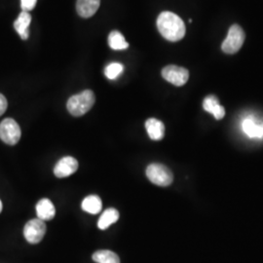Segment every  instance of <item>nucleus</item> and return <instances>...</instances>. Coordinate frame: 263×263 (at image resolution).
<instances>
[{"label": "nucleus", "instance_id": "obj_4", "mask_svg": "<svg viewBox=\"0 0 263 263\" xmlns=\"http://www.w3.org/2000/svg\"><path fill=\"white\" fill-rule=\"evenodd\" d=\"M245 38H246V34L243 28H241L239 25H233L229 28L226 40L222 42V45H221L222 51L229 55L236 54L243 46Z\"/></svg>", "mask_w": 263, "mask_h": 263}, {"label": "nucleus", "instance_id": "obj_19", "mask_svg": "<svg viewBox=\"0 0 263 263\" xmlns=\"http://www.w3.org/2000/svg\"><path fill=\"white\" fill-rule=\"evenodd\" d=\"M124 71V66L120 63H111L105 67L104 74L109 80H115Z\"/></svg>", "mask_w": 263, "mask_h": 263}, {"label": "nucleus", "instance_id": "obj_8", "mask_svg": "<svg viewBox=\"0 0 263 263\" xmlns=\"http://www.w3.org/2000/svg\"><path fill=\"white\" fill-rule=\"evenodd\" d=\"M241 127L248 138L253 140H263V120L249 115L242 120Z\"/></svg>", "mask_w": 263, "mask_h": 263}, {"label": "nucleus", "instance_id": "obj_13", "mask_svg": "<svg viewBox=\"0 0 263 263\" xmlns=\"http://www.w3.org/2000/svg\"><path fill=\"white\" fill-rule=\"evenodd\" d=\"M145 129L152 141H161L165 136V126L156 118H149L145 122Z\"/></svg>", "mask_w": 263, "mask_h": 263}, {"label": "nucleus", "instance_id": "obj_17", "mask_svg": "<svg viewBox=\"0 0 263 263\" xmlns=\"http://www.w3.org/2000/svg\"><path fill=\"white\" fill-rule=\"evenodd\" d=\"M108 44L112 50H126L129 47V43L125 40V37L121 32L113 30L108 36Z\"/></svg>", "mask_w": 263, "mask_h": 263}, {"label": "nucleus", "instance_id": "obj_20", "mask_svg": "<svg viewBox=\"0 0 263 263\" xmlns=\"http://www.w3.org/2000/svg\"><path fill=\"white\" fill-rule=\"evenodd\" d=\"M37 0H21V7L25 12H29L35 7Z\"/></svg>", "mask_w": 263, "mask_h": 263}, {"label": "nucleus", "instance_id": "obj_2", "mask_svg": "<svg viewBox=\"0 0 263 263\" xmlns=\"http://www.w3.org/2000/svg\"><path fill=\"white\" fill-rule=\"evenodd\" d=\"M96 98L93 91L85 90L83 92L69 98L66 107L71 115L79 117L86 114L93 107Z\"/></svg>", "mask_w": 263, "mask_h": 263}, {"label": "nucleus", "instance_id": "obj_18", "mask_svg": "<svg viewBox=\"0 0 263 263\" xmlns=\"http://www.w3.org/2000/svg\"><path fill=\"white\" fill-rule=\"evenodd\" d=\"M93 260L97 263H120L119 256L108 250L97 251L93 254Z\"/></svg>", "mask_w": 263, "mask_h": 263}, {"label": "nucleus", "instance_id": "obj_22", "mask_svg": "<svg viewBox=\"0 0 263 263\" xmlns=\"http://www.w3.org/2000/svg\"><path fill=\"white\" fill-rule=\"evenodd\" d=\"M2 208H3V205H2V202H1V200H0V213L2 212Z\"/></svg>", "mask_w": 263, "mask_h": 263}, {"label": "nucleus", "instance_id": "obj_7", "mask_svg": "<svg viewBox=\"0 0 263 263\" xmlns=\"http://www.w3.org/2000/svg\"><path fill=\"white\" fill-rule=\"evenodd\" d=\"M163 78L175 86H183L189 79V71L186 68L178 66H168L162 69Z\"/></svg>", "mask_w": 263, "mask_h": 263}, {"label": "nucleus", "instance_id": "obj_5", "mask_svg": "<svg viewBox=\"0 0 263 263\" xmlns=\"http://www.w3.org/2000/svg\"><path fill=\"white\" fill-rule=\"evenodd\" d=\"M22 132L19 124L12 118H6L0 123V140L9 145H15L20 141Z\"/></svg>", "mask_w": 263, "mask_h": 263}, {"label": "nucleus", "instance_id": "obj_1", "mask_svg": "<svg viewBox=\"0 0 263 263\" xmlns=\"http://www.w3.org/2000/svg\"><path fill=\"white\" fill-rule=\"evenodd\" d=\"M157 28L162 36L172 42L181 40L186 32L183 21L172 12H163L160 14L157 19Z\"/></svg>", "mask_w": 263, "mask_h": 263}, {"label": "nucleus", "instance_id": "obj_15", "mask_svg": "<svg viewBox=\"0 0 263 263\" xmlns=\"http://www.w3.org/2000/svg\"><path fill=\"white\" fill-rule=\"evenodd\" d=\"M81 208L84 210L85 212H87L89 214L97 215L102 211L103 203H102L101 198L99 196L89 195L82 201Z\"/></svg>", "mask_w": 263, "mask_h": 263}, {"label": "nucleus", "instance_id": "obj_14", "mask_svg": "<svg viewBox=\"0 0 263 263\" xmlns=\"http://www.w3.org/2000/svg\"><path fill=\"white\" fill-rule=\"evenodd\" d=\"M36 214L38 218L43 221L51 220L56 215V209L49 199L44 198L41 199L36 205Z\"/></svg>", "mask_w": 263, "mask_h": 263}, {"label": "nucleus", "instance_id": "obj_12", "mask_svg": "<svg viewBox=\"0 0 263 263\" xmlns=\"http://www.w3.org/2000/svg\"><path fill=\"white\" fill-rule=\"evenodd\" d=\"M31 23V15L28 12L22 11L17 20L14 22V28L23 40H27L29 36V25Z\"/></svg>", "mask_w": 263, "mask_h": 263}, {"label": "nucleus", "instance_id": "obj_11", "mask_svg": "<svg viewBox=\"0 0 263 263\" xmlns=\"http://www.w3.org/2000/svg\"><path fill=\"white\" fill-rule=\"evenodd\" d=\"M204 109L209 113H212L216 120H220L226 115L224 107L219 104L218 99L214 95H210L203 102Z\"/></svg>", "mask_w": 263, "mask_h": 263}, {"label": "nucleus", "instance_id": "obj_10", "mask_svg": "<svg viewBox=\"0 0 263 263\" xmlns=\"http://www.w3.org/2000/svg\"><path fill=\"white\" fill-rule=\"evenodd\" d=\"M100 5L101 0H77L76 10L80 17L88 19L94 16Z\"/></svg>", "mask_w": 263, "mask_h": 263}, {"label": "nucleus", "instance_id": "obj_21", "mask_svg": "<svg viewBox=\"0 0 263 263\" xmlns=\"http://www.w3.org/2000/svg\"><path fill=\"white\" fill-rule=\"evenodd\" d=\"M7 106H8V103H7L6 98L3 95L0 94V116L6 111Z\"/></svg>", "mask_w": 263, "mask_h": 263}, {"label": "nucleus", "instance_id": "obj_6", "mask_svg": "<svg viewBox=\"0 0 263 263\" xmlns=\"http://www.w3.org/2000/svg\"><path fill=\"white\" fill-rule=\"evenodd\" d=\"M46 224L39 218L30 219L24 228V235L29 244H38L45 236Z\"/></svg>", "mask_w": 263, "mask_h": 263}, {"label": "nucleus", "instance_id": "obj_16", "mask_svg": "<svg viewBox=\"0 0 263 263\" xmlns=\"http://www.w3.org/2000/svg\"><path fill=\"white\" fill-rule=\"evenodd\" d=\"M119 219V212L113 208L105 210L98 221V227L101 230H105Z\"/></svg>", "mask_w": 263, "mask_h": 263}, {"label": "nucleus", "instance_id": "obj_3", "mask_svg": "<svg viewBox=\"0 0 263 263\" xmlns=\"http://www.w3.org/2000/svg\"><path fill=\"white\" fill-rule=\"evenodd\" d=\"M146 177L158 186H169L174 180L172 171L163 164L153 163L146 168Z\"/></svg>", "mask_w": 263, "mask_h": 263}, {"label": "nucleus", "instance_id": "obj_9", "mask_svg": "<svg viewBox=\"0 0 263 263\" xmlns=\"http://www.w3.org/2000/svg\"><path fill=\"white\" fill-rule=\"evenodd\" d=\"M78 169V162L71 156H66L60 160L55 166L54 174L57 178L63 179L73 175Z\"/></svg>", "mask_w": 263, "mask_h": 263}]
</instances>
